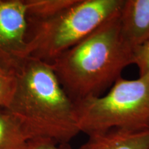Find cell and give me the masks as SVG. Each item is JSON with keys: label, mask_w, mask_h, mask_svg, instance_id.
<instances>
[{"label": "cell", "mask_w": 149, "mask_h": 149, "mask_svg": "<svg viewBox=\"0 0 149 149\" xmlns=\"http://www.w3.org/2000/svg\"><path fill=\"white\" fill-rule=\"evenodd\" d=\"M15 72V89L6 109L20 123L29 140L69 144L80 133L74 104L51 65L27 57Z\"/></svg>", "instance_id": "obj_1"}, {"label": "cell", "mask_w": 149, "mask_h": 149, "mask_svg": "<svg viewBox=\"0 0 149 149\" xmlns=\"http://www.w3.org/2000/svg\"><path fill=\"white\" fill-rule=\"evenodd\" d=\"M119 13L59 56L53 64L72 102L103 95L133 63V48L123 38Z\"/></svg>", "instance_id": "obj_2"}, {"label": "cell", "mask_w": 149, "mask_h": 149, "mask_svg": "<svg viewBox=\"0 0 149 149\" xmlns=\"http://www.w3.org/2000/svg\"><path fill=\"white\" fill-rule=\"evenodd\" d=\"M124 0H72L50 15L28 19L27 57L51 64L110 19Z\"/></svg>", "instance_id": "obj_3"}, {"label": "cell", "mask_w": 149, "mask_h": 149, "mask_svg": "<svg viewBox=\"0 0 149 149\" xmlns=\"http://www.w3.org/2000/svg\"><path fill=\"white\" fill-rule=\"evenodd\" d=\"M80 133L149 130V78L120 77L105 95L74 102Z\"/></svg>", "instance_id": "obj_4"}, {"label": "cell", "mask_w": 149, "mask_h": 149, "mask_svg": "<svg viewBox=\"0 0 149 149\" xmlns=\"http://www.w3.org/2000/svg\"><path fill=\"white\" fill-rule=\"evenodd\" d=\"M26 0H0V67L16 71L27 58Z\"/></svg>", "instance_id": "obj_5"}, {"label": "cell", "mask_w": 149, "mask_h": 149, "mask_svg": "<svg viewBox=\"0 0 149 149\" xmlns=\"http://www.w3.org/2000/svg\"><path fill=\"white\" fill-rule=\"evenodd\" d=\"M119 19L123 38L133 50L149 42V0H124Z\"/></svg>", "instance_id": "obj_6"}, {"label": "cell", "mask_w": 149, "mask_h": 149, "mask_svg": "<svg viewBox=\"0 0 149 149\" xmlns=\"http://www.w3.org/2000/svg\"><path fill=\"white\" fill-rule=\"evenodd\" d=\"M77 149H149V130L111 129L95 133Z\"/></svg>", "instance_id": "obj_7"}, {"label": "cell", "mask_w": 149, "mask_h": 149, "mask_svg": "<svg viewBox=\"0 0 149 149\" xmlns=\"http://www.w3.org/2000/svg\"><path fill=\"white\" fill-rule=\"evenodd\" d=\"M29 141L18 120L6 109L0 108V149H26Z\"/></svg>", "instance_id": "obj_8"}, {"label": "cell", "mask_w": 149, "mask_h": 149, "mask_svg": "<svg viewBox=\"0 0 149 149\" xmlns=\"http://www.w3.org/2000/svg\"><path fill=\"white\" fill-rule=\"evenodd\" d=\"M16 86V72L0 67V108L6 109Z\"/></svg>", "instance_id": "obj_9"}, {"label": "cell", "mask_w": 149, "mask_h": 149, "mask_svg": "<svg viewBox=\"0 0 149 149\" xmlns=\"http://www.w3.org/2000/svg\"><path fill=\"white\" fill-rule=\"evenodd\" d=\"M139 70V77L149 78V42L134 48L133 63Z\"/></svg>", "instance_id": "obj_10"}, {"label": "cell", "mask_w": 149, "mask_h": 149, "mask_svg": "<svg viewBox=\"0 0 149 149\" xmlns=\"http://www.w3.org/2000/svg\"><path fill=\"white\" fill-rule=\"evenodd\" d=\"M26 149H72L69 144H60L48 139L29 140Z\"/></svg>", "instance_id": "obj_11"}]
</instances>
